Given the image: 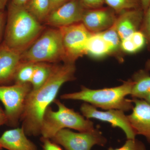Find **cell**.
Returning a JSON list of instances; mask_svg holds the SVG:
<instances>
[{"instance_id": "obj_1", "label": "cell", "mask_w": 150, "mask_h": 150, "mask_svg": "<svg viewBox=\"0 0 150 150\" xmlns=\"http://www.w3.org/2000/svg\"><path fill=\"white\" fill-rule=\"evenodd\" d=\"M76 71L74 64L54 65L51 74L44 84L37 90L32 89L30 92L21 119L22 122L21 127L27 136L40 134L45 111L56 99L62 86L75 79Z\"/></svg>"}, {"instance_id": "obj_2", "label": "cell", "mask_w": 150, "mask_h": 150, "mask_svg": "<svg viewBox=\"0 0 150 150\" xmlns=\"http://www.w3.org/2000/svg\"><path fill=\"white\" fill-rule=\"evenodd\" d=\"M43 30L40 22L24 6L11 2L9 6L4 42L23 52L36 39Z\"/></svg>"}, {"instance_id": "obj_3", "label": "cell", "mask_w": 150, "mask_h": 150, "mask_svg": "<svg viewBox=\"0 0 150 150\" xmlns=\"http://www.w3.org/2000/svg\"><path fill=\"white\" fill-rule=\"evenodd\" d=\"M134 81L132 79L124 81L114 87L93 89L83 86L80 91L64 94L61 99L81 100L96 108L104 110L117 109L124 112L132 110L134 103L126 96L130 95Z\"/></svg>"}, {"instance_id": "obj_4", "label": "cell", "mask_w": 150, "mask_h": 150, "mask_svg": "<svg viewBox=\"0 0 150 150\" xmlns=\"http://www.w3.org/2000/svg\"><path fill=\"white\" fill-rule=\"evenodd\" d=\"M58 106L54 111L49 106L43 115L40 134L43 138L51 139L63 129H74L79 132H89L95 130L93 122L74 110L67 107L59 100H54Z\"/></svg>"}, {"instance_id": "obj_5", "label": "cell", "mask_w": 150, "mask_h": 150, "mask_svg": "<svg viewBox=\"0 0 150 150\" xmlns=\"http://www.w3.org/2000/svg\"><path fill=\"white\" fill-rule=\"evenodd\" d=\"M65 54L59 28L44 31L31 46L22 54V62L52 63L64 62Z\"/></svg>"}, {"instance_id": "obj_6", "label": "cell", "mask_w": 150, "mask_h": 150, "mask_svg": "<svg viewBox=\"0 0 150 150\" xmlns=\"http://www.w3.org/2000/svg\"><path fill=\"white\" fill-rule=\"evenodd\" d=\"M32 89L30 83L0 85V101L4 105L9 126H15L18 124L26 98Z\"/></svg>"}, {"instance_id": "obj_7", "label": "cell", "mask_w": 150, "mask_h": 150, "mask_svg": "<svg viewBox=\"0 0 150 150\" xmlns=\"http://www.w3.org/2000/svg\"><path fill=\"white\" fill-rule=\"evenodd\" d=\"M65 54L64 63L74 64L79 58L86 54V46L93 33L79 22L59 28Z\"/></svg>"}, {"instance_id": "obj_8", "label": "cell", "mask_w": 150, "mask_h": 150, "mask_svg": "<svg viewBox=\"0 0 150 150\" xmlns=\"http://www.w3.org/2000/svg\"><path fill=\"white\" fill-rule=\"evenodd\" d=\"M51 140L66 150H91L96 145L104 146L107 142L101 131L96 129L89 132H79L63 129Z\"/></svg>"}, {"instance_id": "obj_9", "label": "cell", "mask_w": 150, "mask_h": 150, "mask_svg": "<svg viewBox=\"0 0 150 150\" xmlns=\"http://www.w3.org/2000/svg\"><path fill=\"white\" fill-rule=\"evenodd\" d=\"M80 110L83 115L87 119H95L108 122L113 128L121 129L127 139H136L137 135L124 111L117 109L99 110L85 102L81 105Z\"/></svg>"}, {"instance_id": "obj_10", "label": "cell", "mask_w": 150, "mask_h": 150, "mask_svg": "<svg viewBox=\"0 0 150 150\" xmlns=\"http://www.w3.org/2000/svg\"><path fill=\"white\" fill-rule=\"evenodd\" d=\"M86 9L80 0H69L51 12L45 22L58 28L81 22Z\"/></svg>"}, {"instance_id": "obj_11", "label": "cell", "mask_w": 150, "mask_h": 150, "mask_svg": "<svg viewBox=\"0 0 150 150\" xmlns=\"http://www.w3.org/2000/svg\"><path fill=\"white\" fill-rule=\"evenodd\" d=\"M116 15L109 7L86 9L81 22L92 33H98L112 27L116 20Z\"/></svg>"}, {"instance_id": "obj_12", "label": "cell", "mask_w": 150, "mask_h": 150, "mask_svg": "<svg viewBox=\"0 0 150 150\" xmlns=\"http://www.w3.org/2000/svg\"><path fill=\"white\" fill-rule=\"evenodd\" d=\"M22 54L4 42L0 45V85H7L13 81L16 70L22 62Z\"/></svg>"}, {"instance_id": "obj_13", "label": "cell", "mask_w": 150, "mask_h": 150, "mask_svg": "<svg viewBox=\"0 0 150 150\" xmlns=\"http://www.w3.org/2000/svg\"><path fill=\"white\" fill-rule=\"evenodd\" d=\"M134 107L127 115L136 135L144 137L150 143V104L144 100L132 98Z\"/></svg>"}, {"instance_id": "obj_14", "label": "cell", "mask_w": 150, "mask_h": 150, "mask_svg": "<svg viewBox=\"0 0 150 150\" xmlns=\"http://www.w3.org/2000/svg\"><path fill=\"white\" fill-rule=\"evenodd\" d=\"M144 16L142 8L124 11L118 14L114 25L121 40L139 30Z\"/></svg>"}, {"instance_id": "obj_15", "label": "cell", "mask_w": 150, "mask_h": 150, "mask_svg": "<svg viewBox=\"0 0 150 150\" xmlns=\"http://www.w3.org/2000/svg\"><path fill=\"white\" fill-rule=\"evenodd\" d=\"M22 127L6 131L0 137V147L8 150H38Z\"/></svg>"}, {"instance_id": "obj_16", "label": "cell", "mask_w": 150, "mask_h": 150, "mask_svg": "<svg viewBox=\"0 0 150 150\" xmlns=\"http://www.w3.org/2000/svg\"><path fill=\"white\" fill-rule=\"evenodd\" d=\"M134 85L130 96L132 98L144 99L150 93V75L146 70H140L132 77Z\"/></svg>"}, {"instance_id": "obj_17", "label": "cell", "mask_w": 150, "mask_h": 150, "mask_svg": "<svg viewBox=\"0 0 150 150\" xmlns=\"http://www.w3.org/2000/svg\"><path fill=\"white\" fill-rule=\"evenodd\" d=\"M86 54L96 59H100L112 53L110 46L100 33H92L86 46Z\"/></svg>"}, {"instance_id": "obj_18", "label": "cell", "mask_w": 150, "mask_h": 150, "mask_svg": "<svg viewBox=\"0 0 150 150\" xmlns=\"http://www.w3.org/2000/svg\"><path fill=\"white\" fill-rule=\"evenodd\" d=\"M25 8L38 21H45L50 13L49 0H28Z\"/></svg>"}, {"instance_id": "obj_19", "label": "cell", "mask_w": 150, "mask_h": 150, "mask_svg": "<svg viewBox=\"0 0 150 150\" xmlns=\"http://www.w3.org/2000/svg\"><path fill=\"white\" fill-rule=\"evenodd\" d=\"M54 65L46 62L35 63L34 71L30 84L32 90L40 88L44 84L51 74Z\"/></svg>"}, {"instance_id": "obj_20", "label": "cell", "mask_w": 150, "mask_h": 150, "mask_svg": "<svg viewBox=\"0 0 150 150\" xmlns=\"http://www.w3.org/2000/svg\"><path fill=\"white\" fill-rule=\"evenodd\" d=\"M35 63L22 62L16 70L13 81L15 83H30L32 79Z\"/></svg>"}, {"instance_id": "obj_21", "label": "cell", "mask_w": 150, "mask_h": 150, "mask_svg": "<svg viewBox=\"0 0 150 150\" xmlns=\"http://www.w3.org/2000/svg\"><path fill=\"white\" fill-rule=\"evenodd\" d=\"M104 2L117 14L129 10L142 8L141 0H104Z\"/></svg>"}, {"instance_id": "obj_22", "label": "cell", "mask_w": 150, "mask_h": 150, "mask_svg": "<svg viewBox=\"0 0 150 150\" xmlns=\"http://www.w3.org/2000/svg\"><path fill=\"white\" fill-rule=\"evenodd\" d=\"M100 33L110 46L112 53L117 52L121 49V40L114 25L110 28L100 32Z\"/></svg>"}, {"instance_id": "obj_23", "label": "cell", "mask_w": 150, "mask_h": 150, "mask_svg": "<svg viewBox=\"0 0 150 150\" xmlns=\"http://www.w3.org/2000/svg\"><path fill=\"white\" fill-rule=\"evenodd\" d=\"M139 30L144 34L146 42L150 49V4L144 13Z\"/></svg>"}, {"instance_id": "obj_24", "label": "cell", "mask_w": 150, "mask_h": 150, "mask_svg": "<svg viewBox=\"0 0 150 150\" xmlns=\"http://www.w3.org/2000/svg\"><path fill=\"white\" fill-rule=\"evenodd\" d=\"M108 150H147L144 143L136 139L126 140L125 144L120 147H110Z\"/></svg>"}, {"instance_id": "obj_25", "label": "cell", "mask_w": 150, "mask_h": 150, "mask_svg": "<svg viewBox=\"0 0 150 150\" xmlns=\"http://www.w3.org/2000/svg\"><path fill=\"white\" fill-rule=\"evenodd\" d=\"M130 37L139 51L144 47L146 43L144 34L139 30L134 32Z\"/></svg>"}, {"instance_id": "obj_26", "label": "cell", "mask_w": 150, "mask_h": 150, "mask_svg": "<svg viewBox=\"0 0 150 150\" xmlns=\"http://www.w3.org/2000/svg\"><path fill=\"white\" fill-rule=\"evenodd\" d=\"M121 49L129 54H134L139 51L130 37L121 40Z\"/></svg>"}, {"instance_id": "obj_27", "label": "cell", "mask_w": 150, "mask_h": 150, "mask_svg": "<svg viewBox=\"0 0 150 150\" xmlns=\"http://www.w3.org/2000/svg\"><path fill=\"white\" fill-rule=\"evenodd\" d=\"M86 9H93L103 7L104 0H80Z\"/></svg>"}, {"instance_id": "obj_28", "label": "cell", "mask_w": 150, "mask_h": 150, "mask_svg": "<svg viewBox=\"0 0 150 150\" xmlns=\"http://www.w3.org/2000/svg\"><path fill=\"white\" fill-rule=\"evenodd\" d=\"M40 141L42 142L44 150H63L62 148L50 139L41 137Z\"/></svg>"}, {"instance_id": "obj_29", "label": "cell", "mask_w": 150, "mask_h": 150, "mask_svg": "<svg viewBox=\"0 0 150 150\" xmlns=\"http://www.w3.org/2000/svg\"><path fill=\"white\" fill-rule=\"evenodd\" d=\"M69 1V0H49L50 4V13Z\"/></svg>"}, {"instance_id": "obj_30", "label": "cell", "mask_w": 150, "mask_h": 150, "mask_svg": "<svg viewBox=\"0 0 150 150\" xmlns=\"http://www.w3.org/2000/svg\"><path fill=\"white\" fill-rule=\"evenodd\" d=\"M6 16L3 11H0V40L2 36L6 23Z\"/></svg>"}, {"instance_id": "obj_31", "label": "cell", "mask_w": 150, "mask_h": 150, "mask_svg": "<svg viewBox=\"0 0 150 150\" xmlns=\"http://www.w3.org/2000/svg\"><path fill=\"white\" fill-rule=\"evenodd\" d=\"M7 124V118L4 110L0 106V126Z\"/></svg>"}, {"instance_id": "obj_32", "label": "cell", "mask_w": 150, "mask_h": 150, "mask_svg": "<svg viewBox=\"0 0 150 150\" xmlns=\"http://www.w3.org/2000/svg\"><path fill=\"white\" fill-rule=\"evenodd\" d=\"M28 0H12L11 2L17 6H24Z\"/></svg>"}, {"instance_id": "obj_33", "label": "cell", "mask_w": 150, "mask_h": 150, "mask_svg": "<svg viewBox=\"0 0 150 150\" xmlns=\"http://www.w3.org/2000/svg\"><path fill=\"white\" fill-rule=\"evenodd\" d=\"M142 3V8L144 13L146 11L150 4V0H141Z\"/></svg>"}, {"instance_id": "obj_34", "label": "cell", "mask_w": 150, "mask_h": 150, "mask_svg": "<svg viewBox=\"0 0 150 150\" xmlns=\"http://www.w3.org/2000/svg\"><path fill=\"white\" fill-rule=\"evenodd\" d=\"M8 0H0V11H3L4 9Z\"/></svg>"}, {"instance_id": "obj_35", "label": "cell", "mask_w": 150, "mask_h": 150, "mask_svg": "<svg viewBox=\"0 0 150 150\" xmlns=\"http://www.w3.org/2000/svg\"><path fill=\"white\" fill-rule=\"evenodd\" d=\"M146 70L148 71H150V59L147 60L145 64Z\"/></svg>"}, {"instance_id": "obj_36", "label": "cell", "mask_w": 150, "mask_h": 150, "mask_svg": "<svg viewBox=\"0 0 150 150\" xmlns=\"http://www.w3.org/2000/svg\"><path fill=\"white\" fill-rule=\"evenodd\" d=\"M145 101H146L148 103H149V104H150V93L149 94V95L145 98L144 99Z\"/></svg>"}, {"instance_id": "obj_37", "label": "cell", "mask_w": 150, "mask_h": 150, "mask_svg": "<svg viewBox=\"0 0 150 150\" xmlns=\"http://www.w3.org/2000/svg\"><path fill=\"white\" fill-rule=\"evenodd\" d=\"M3 148H2L1 147H0V150H2Z\"/></svg>"}]
</instances>
